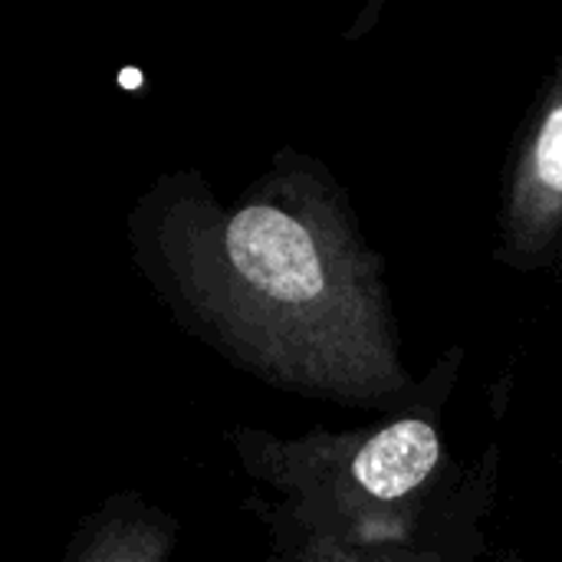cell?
Wrapping results in <instances>:
<instances>
[{
  "instance_id": "6da1fadb",
  "label": "cell",
  "mask_w": 562,
  "mask_h": 562,
  "mask_svg": "<svg viewBox=\"0 0 562 562\" xmlns=\"http://www.w3.org/2000/svg\"><path fill=\"white\" fill-rule=\"evenodd\" d=\"M227 254L237 273L280 303H306L323 290V263L310 231L277 211L247 207L227 227Z\"/></svg>"
},
{
  "instance_id": "7a4b0ae2",
  "label": "cell",
  "mask_w": 562,
  "mask_h": 562,
  "mask_svg": "<svg viewBox=\"0 0 562 562\" xmlns=\"http://www.w3.org/2000/svg\"><path fill=\"white\" fill-rule=\"evenodd\" d=\"M441 441L428 422L408 418L379 431L352 461V477L375 497L398 501L412 494L438 464Z\"/></svg>"
},
{
  "instance_id": "3957f363",
  "label": "cell",
  "mask_w": 562,
  "mask_h": 562,
  "mask_svg": "<svg viewBox=\"0 0 562 562\" xmlns=\"http://www.w3.org/2000/svg\"><path fill=\"white\" fill-rule=\"evenodd\" d=\"M533 171L547 191L562 194V105L543 122V132L533 148Z\"/></svg>"
}]
</instances>
